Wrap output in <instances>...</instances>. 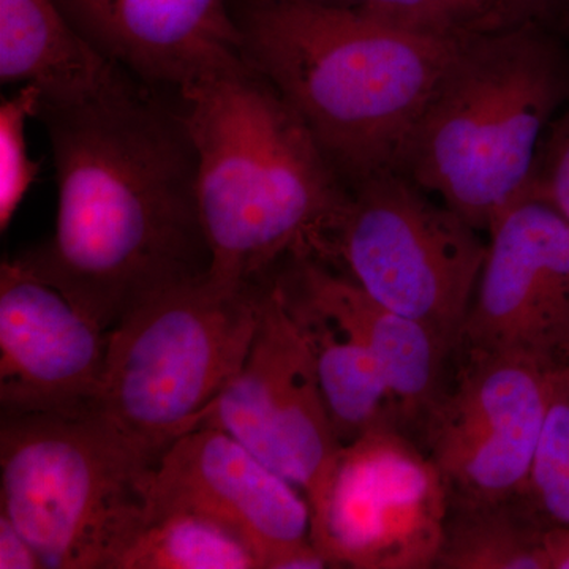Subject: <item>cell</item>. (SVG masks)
<instances>
[{"instance_id":"obj_1","label":"cell","mask_w":569,"mask_h":569,"mask_svg":"<svg viewBox=\"0 0 569 569\" xmlns=\"http://www.w3.org/2000/svg\"><path fill=\"white\" fill-rule=\"evenodd\" d=\"M58 216L44 244L14 258L111 331L160 291L208 276L198 156L181 97L119 69L67 100L41 99Z\"/></svg>"},{"instance_id":"obj_2","label":"cell","mask_w":569,"mask_h":569,"mask_svg":"<svg viewBox=\"0 0 569 569\" xmlns=\"http://www.w3.org/2000/svg\"><path fill=\"white\" fill-rule=\"evenodd\" d=\"M178 92L198 156L209 280L238 290L296 258L320 261L350 187L301 116L244 58Z\"/></svg>"},{"instance_id":"obj_3","label":"cell","mask_w":569,"mask_h":569,"mask_svg":"<svg viewBox=\"0 0 569 569\" xmlns=\"http://www.w3.org/2000/svg\"><path fill=\"white\" fill-rule=\"evenodd\" d=\"M231 11L242 58L301 116L348 187L400 171L427 102L470 40L316 0H231Z\"/></svg>"},{"instance_id":"obj_4","label":"cell","mask_w":569,"mask_h":569,"mask_svg":"<svg viewBox=\"0 0 569 569\" xmlns=\"http://www.w3.org/2000/svg\"><path fill=\"white\" fill-rule=\"evenodd\" d=\"M568 93L549 21L473 37L427 102L400 171L489 233L530 197L546 130Z\"/></svg>"},{"instance_id":"obj_5","label":"cell","mask_w":569,"mask_h":569,"mask_svg":"<svg viewBox=\"0 0 569 569\" xmlns=\"http://www.w3.org/2000/svg\"><path fill=\"white\" fill-rule=\"evenodd\" d=\"M152 462L100 408L3 413L0 512L48 569H119L149 523Z\"/></svg>"},{"instance_id":"obj_6","label":"cell","mask_w":569,"mask_h":569,"mask_svg":"<svg viewBox=\"0 0 569 569\" xmlns=\"http://www.w3.org/2000/svg\"><path fill=\"white\" fill-rule=\"evenodd\" d=\"M266 282L231 290L204 276L151 296L111 329L99 408L153 463L203 425L238 376Z\"/></svg>"},{"instance_id":"obj_7","label":"cell","mask_w":569,"mask_h":569,"mask_svg":"<svg viewBox=\"0 0 569 569\" xmlns=\"http://www.w3.org/2000/svg\"><path fill=\"white\" fill-rule=\"evenodd\" d=\"M486 252L473 224L392 170L350 187L318 263L459 348Z\"/></svg>"},{"instance_id":"obj_8","label":"cell","mask_w":569,"mask_h":569,"mask_svg":"<svg viewBox=\"0 0 569 569\" xmlns=\"http://www.w3.org/2000/svg\"><path fill=\"white\" fill-rule=\"evenodd\" d=\"M309 507L310 539L329 568H436L448 492L403 430H370L340 447Z\"/></svg>"},{"instance_id":"obj_9","label":"cell","mask_w":569,"mask_h":569,"mask_svg":"<svg viewBox=\"0 0 569 569\" xmlns=\"http://www.w3.org/2000/svg\"><path fill=\"white\" fill-rule=\"evenodd\" d=\"M550 370L537 356L456 350L447 383L415 437L440 471L448 503L519 496L548 413Z\"/></svg>"},{"instance_id":"obj_10","label":"cell","mask_w":569,"mask_h":569,"mask_svg":"<svg viewBox=\"0 0 569 569\" xmlns=\"http://www.w3.org/2000/svg\"><path fill=\"white\" fill-rule=\"evenodd\" d=\"M203 426L241 441L301 490L307 501L323 485L340 443L312 348L276 272L264 284L260 320L244 365L209 408Z\"/></svg>"},{"instance_id":"obj_11","label":"cell","mask_w":569,"mask_h":569,"mask_svg":"<svg viewBox=\"0 0 569 569\" xmlns=\"http://www.w3.org/2000/svg\"><path fill=\"white\" fill-rule=\"evenodd\" d=\"M148 498L149 522L167 512L212 520L244 542L260 569L329 568L310 539L305 493L217 427L187 432L160 456Z\"/></svg>"},{"instance_id":"obj_12","label":"cell","mask_w":569,"mask_h":569,"mask_svg":"<svg viewBox=\"0 0 569 569\" xmlns=\"http://www.w3.org/2000/svg\"><path fill=\"white\" fill-rule=\"evenodd\" d=\"M489 238L459 347L552 365L569 335V222L527 197L497 220Z\"/></svg>"},{"instance_id":"obj_13","label":"cell","mask_w":569,"mask_h":569,"mask_svg":"<svg viewBox=\"0 0 569 569\" xmlns=\"http://www.w3.org/2000/svg\"><path fill=\"white\" fill-rule=\"evenodd\" d=\"M108 337L69 299L22 269L0 266L3 413H81L99 407Z\"/></svg>"},{"instance_id":"obj_14","label":"cell","mask_w":569,"mask_h":569,"mask_svg":"<svg viewBox=\"0 0 569 569\" xmlns=\"http://www.w3.org/2000/svg\"><path fill=\"white\" fill-rule=\"evenodd\" d=\"M74 32L111 66L179 91L241 61L231 0H58Z\"/></svg>"},{"instance_id":"obj_15","label":"cell","mask_w":569,"mask_h":569,"mask_svg":"<svg viewBox=\"0 0 569 569\" xmlns=\"http://www.w3.org/2000/svg\"><path fill=\"white\" fill-rule=\"evenodd\" d=\"M277 274L302 301L342 325L372 351L395 392L403 432L417 437L447 383L458 348L316 260L296 258L280 266Z\"/></svg>"},{"instance_id":"obj_16","label":"cell","mask_w":569,"mask_h":569,"mask_svg":"<svg viewBox=\"0 0 569 569\" xmlns=\"http://www.w3.org/2000/svg\"><path fill=\"white\" fill-rule=\"evenodd\" d=\"M74 32L58 0H0V80L36 84L44 100L97 91L118 73Z\"/></svg>"},{"instance_id":"obj_17","label":"cell","mask_w":569,"mask_h":569,"mask_svg":"<svg viewBox=\"0 0 569 569\" xmlns=\"http://www.w3.org/2000/svg\"><path fill=\"white\" fill-rule=\"evenodd\" d=\"M279 282L312 348L318 380L340 447L370 430H403L395 392L372 351L342 325L302 301L280 277Z\"/></svg>"},{"instance_id":"obj_18","label":"cell","mask_w":569,"mask_h":569,"mask_svg":"<svg viewBox=\"0 0 569 569\" xmlns=\"http://www.w3.org/2000/svg\"><path fill=\"white\" fill-rule=\"evenodd\" d=\"M546 529L519 497L490 503H448L438 569H550Z\"/></svg>"},{"instance_id":"obj_19","label":"cell","mask_w":569,"mask_h":569,"mask_svg":"<svg viewBox=\"0 0 569 569\" xmlns=\"http://www.w3.org/2000/svg\"><path fill=\"white\" fill-rule=\"evenodd\" d=\"M358 11L373 20L433 33L471 39L533 20H549L556 0H316Z\"/></svg>"},{"instance_id":"obj_20","label":"cell","mask_w":569,"mask_h":569,"mask_svg":"<svg viewBox=\"0 0 569 569\" xmlns=\"http://www.w3.org/2000/svg\"><path fill=\"white\" fill-rule=\"evenodd\" d=\"M119 569H260L230 530L190 512L157 516L127 550Z\"/></svg>"},{"instance_id":"obj_21","label":"cell","mask_w":569,"mask_h":569,"mask_svg":"<svg viewBox=\"0 0 569 569\" xmlns=\"http://www.w3.org/2000/svg\"><path fill=\"white\" fill-rule=\"evenodd\" d=\"M519 500L545 527H569V370L553 366L545 427Z\"/></svg>"},{"instance_id":"obj_22","label":"cell","mask_w":569,"mask_h":569,"mask_svg":"<svg viewBox=\"0 0 569 569\" xmlns=\"http://www.w3.org/2000/svg\"><path fill=\"white\" fill-rule=\"evenodd\" d=\"M41 89L36 84L21 86L20 91L3 100L0 107V230L6 233L14 213L29 192L41 162L29 157L26 144V122L37 118Z\"/></svg>"},{"instance_id":"obj_23","label":"cell","mask_w":569,"mask_h":569,"mask_svg":"<svg viewBox=\"0 0 569 569\" xmlns=\"http://www.w3.org/2000/svg\"><path fill=\"white\" fill-rule=\"evenodd\" d=\"M530 197L553 206L569 222V108L542 142Z\"/></svg>"},{"instance_id":"obj_24","label":"cell","mask_w":569,"mask_h":569,"mask_svg":"<svg viewBox=\"0 0 569 569\" xmlns=\"http://www.w3.org/2000/svg\"><path fill=\"white\" fill-rule=\"evenodd\" d=\"M40 568L44 565L31 541L0 512V569Z\"/></svg>"},{"instance_id":"obj_25","label":"cell","mask_w":569,"mask_h":569,"mask_svg":"<svg viewBox=\"0 0 569 569\" xmlns=\"http://www.w3.org/2000/svg\"><path fill=\"white\" fill-rule=\"evenodd\" d=\"M550 569H569V527H553L545 533Z\"/></svg>"},{"instance_id":"obj_26","label":"cell","mask_w":569,"mask_h":569,"mask_svg":"<svg viewBox=\"0 0 569 569\" xmlns=\"http://www.w3.org/2000/svg\"><path fill=\"white\" fill-rule=\"evenodd\" d=\"M549 21L553 26L569 24V0H556Z\"/></svg>"},{"instance_id":"obj_27","label":"cell","mask_w":569,"mask_h":569,"mask_svg":"<svg viewBox=\"0 0 569 569\" xmlns=\"http://www.w3.org/2000/svg\"><path fill=\"white\" fill-rule=\"evenodd\" d=\"M552 365L563 367V369L569 370V335L567 336V339H565V342L561 343L560 350L557 351Z\"/></svg>"}]
</instances>
